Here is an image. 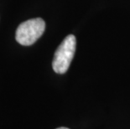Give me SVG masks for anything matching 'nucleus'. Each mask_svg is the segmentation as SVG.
I'll list each match as a JSON object with an SVG mask.
<instances>
[{"mask_svg":"<svg viewBox=\"0 0 130 129\" xmlns=\"http://www.w3.org/2000/svg\"><path fill=\"white\" fill-rule=\"evenodd\" d=\"M45 29V23L42 19H31L19 24L16 30L15 39L22 45H31L41 37Z\"/></svg>","mask_w":130,"mask_h":129,"instance_id":"f03ea898","label":"nucleus"},{"mask_svg":"<svg viewBox=\"0 0 130 129\" xmlns=\"http://www.w3.org/2000/svg\"><path fill=\"white\" fill-rule=\"evenodd\" d=\"M56 129H69V128L65 127H58V128H56Z\"/></svg>","mask_w":130,"mask_h":129,"instance_id":"7ed1b4c3","label":"nucleus"},{"mask_svg":"<svg viewBox=\"0 0 130 129\" xmlns=\"http://www.w3.org/2000/svg\"><path fill=\"white\" fill-rule=\"evenodd\" d=\"M76 47V39L73 34L65 38L55 52L52 67L56 73L65 74L70 67Z\"/></svg>","mask_w":130,"mask_h":129,"instance_id":"f257e3e1","label":"nucleus"}]
</instances>
